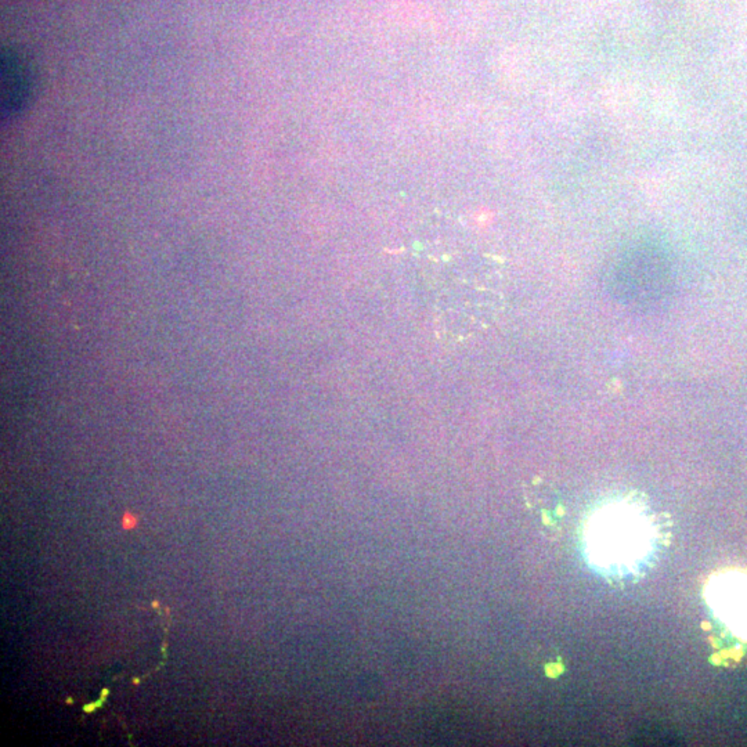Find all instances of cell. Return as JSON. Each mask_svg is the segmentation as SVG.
Instances as JSON below:
<instances>
[{
	"label": "cell",
	"mask_w": 747,
	"mask_h": 747,
	"mask_svg": "<svg viewBox=\"0 0 747 747\" xmlns=\"http://www.w3.org/2000/svg\"><path fill=\"white\" fill-rule=\"evenodd\" d=\"M649 519L632 504L617 502L598 511L587 526V547L602 566H627L641 559L652 539Z\"/></svg>",
	"instance_id": "obj_1"
},
{
	"label": "cell",
	"mask_w": 747,
	"mask_h": 747,
	"mask_svg": "<svg viewBox=\"0 0 747 747\" xmlns=\"http://www.w3.org/2000/svg\"><path fill=\"white\" fill-rule=\"evenodd\" d=\"M707 602L717 617L747 643V573L728 570L715 575L707 586Z\"/></svg>",
	"instance_id": "obj_2"
},
{
	"label": "cell",
	"mask_w": 747,
	"mask_h": 747,
	"mask_svg": "<svg viewBox=\"0 0 747 747\" xmlns=\"http://www.w3.org/2000/svg\"><path fill=\"white\" fill-rule=\"evenodd\" d=\"M0 79L2 115L12 118L25 109L32 96L34 76L28 61L14 52L5 50L0 60Z\"/></svg>",
	"instance_id": "obj_3"
},
{
	"label": "cell",
	"mask_w": 747,
	"mask_h": 747,
	"mask_svg": "<svg viewBox=\"0 0 747 747\" xmlns=\"http://www.w3.org/2000/svg\"><path fill=\"white\" fill-rule=\"evenodd\" d=\"M139 524L137 516H135L132 512H125L122 517V528L124 530H133Z\"/></svg>",
	"instance_id": "obj_4"
},
{
	"label": "cell",
	"mask_w": 747,
	"mask_h": 747,
	"mask_svg": "<svg viewBox=\"0 0 747 747\" xmlns=\"http://www.w3.org/2000/svg\"><path fill=\"white\" fill-rule=\"evenodd\" d=\"M153 606H154V607H158V606H159V603H158L157 601H154V602H153Z\"/></svg>",
	"instance_id": "obj_5"
},
{
	"label": "cell",
	"mask_w": 747,
	"mask_h": 747,
	"mask_svg": "<svg viewBox=\"0 0 747 747\" xmlns=\"http://www.w3.org/2000/svg\"><path fill=\"white\" fill-rule=\"evenodd\" d=\"M139 682H140V681H139L137 678H135V680H133V684H139Z\"/></svg>",
	"instance_id": "obj_6"
}]
</instances>
